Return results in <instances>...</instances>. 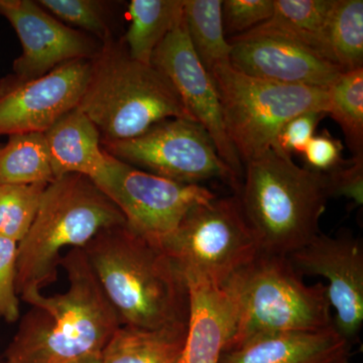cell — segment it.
Segmentation results:
<instances>
[{"label":"cell","mask_w":363,"mask_h":363,"mask_svg":"<svg viewBox=\"0 0 363 363\" xmlns=\"http://www.w3.org/2000/svg\"><path fill=\"white\" fill-rule=\"evenodd\" d=\"M59 264L69 288L52 297L37 294L4 352V363H68L101 352L123 326L83 248H72Z\"/></svg>","instance_id":"1"},{"label":"cell","mask_w":363,"mask_h":363,"mask_svg":"<svg viewBox=\"0 0 363 363\" xmlns=\"http://www.w3.org/2000/svg\"><path fill=\"white\" fill-rule=\"evenodd\" d=\"M83 250L123 326L188 324L187 284L161 247L123 224L100 231Z\"/></svg>","instance_id":"2"},{"label":"cell","mask_w":363,"mask_h":363,"mask_svg":"<svg viewBox=\"0 0 363 363\" xmlns=\"http://www.w3.org/2000/svg\"><path fill=\"white\" fill-rule=\"evenodd\" d=\"M245 164L238 197L260 252L288 257L311 242L330 198L324 174L274 149Z\"/></svg>","instance_id":"3"},{"label":"cell","mask_w":363,"mask_h":363,"mask_svg":"<svg viewBox=\"0 0 363 363\" xmlns=\"http://www.w3.org/2000/svg\"><path fill=\"white\" fill-rule=\"evenodd\" d=\"M123 224L121 210L89 177L68 174L55 179L45 189L30 230L18 243L20 297L26 302L56 279L64 248L85 247L100 231Z\"/></svg>","instance_id":"4"},{"label":"cell","mask_w":363,"mask_h":363,"mask_svg":"<svg viewBox=\"0 0 363 363\" xmlns=\"http://www.w3.org/2000/svg\"><path fill=\"white\" fill-rule=\"evenodd\" d=\"M77 108L95 124L101 142L135 138L166 119L194 121L171 81L152 64L131 59L123 42L113 40L92 60Z\"/></svg>","instance_id":"5"},{"label":"cell","mask_w":363,"mask_h":363,"mask_svg":"<svg viewBox=\"0 0 363 363\" xmlns=\"http://www.w3.org/2000/svg\"><path fill=\"white\" fill-rule=\"evenodd\" d=\"M223 286L234 307L233 330L223 351L264 336L333 325L326 286L305 284L286 257L260 252Z\"/></svg>","instance_id":"6"},{"label":"cell","mask_w":363,"mask_h":363,"mask_svg":"<svg viewBox=\"0 0 363 363\" xmlns=\"http://www.w3.org/2000/svg\"><path fill=\"white\" fill-rule=\"evenodd\" d=\"M208 73L218 93L227 135L243 164L274 149L279 131L294 117L327 113V88L252 77L231 65Z\"/></svg>","instance_id":"7"},{"label":"cell","mask_w":363,"mask_h":363,"mask_svg":"<svg viewBox=\"0 0 363 363\" xmlns=\"http://www.w3.org/2000/svg\"><path fill=\"white\" fill-rule=\"evenodd\" d=\"M160 247L185 281L203 279L219 286L260 253L238 195L192 208Z\"/></svg>","instance_id":"8"},{"label":"cell","mask_w":363,"mask_h":363,"mask_svg":"<svg viewBox=\"0 0 363 363\" xmlns=\"http://www.w3.org/2000/svg\"><path fill=\"white\" fill-rule=\"evenodd\" d=\"M101 145L111 157L152 175L192 185L221 179L240 189V181L222 161L207 131L191 119H166L135 138Z\"/></svg>","instance_id":"9"},{"label":"cell","mask_w":363,"mask_h":363,"mask_svg":"<svg viewBox=\"0 0 363 363\" xmlns=\"http://www.w3.org/2000/svg\"><path fill=\"white\" fill-rule=\"evenodd\" d=\"M91 180L121 210L128 228L157 247L192 208L216 198L204 186L152 175L108 154L104 171Z\"/></svg>","instance_id":"10"},{"label":"cell","mask_w":363,"mask_h":363,"mask_svg":"<svg viewBox=\"0 0 363 363\" xmlns=\"http://www.w3.org/2000/svg\"><path fill=\"white\" fill-rule=\"evenodd\" d=\"M0 16L13 26L23 47L13 73L0 80V94L43 77L75 60H93L102 45L69 28L32 0H0Z\"/></svg>","instance_id":"11"},{"label":"cell","mask_w":363,"mask_h":363,"mask_svg":"<svg viewBox=\"0 0 363 363\" xmlns=\"http://www.w3.org/2000/svg\"><path fill=\"white\" fill-rule=\"evenodd\" d=\"M300 276L322 277L328 281L327 298L333 309V326L351 344L363 324V247L350 233H319L306 247L289 255Z\"/></svg>","instance_id":"12"},{"label":"cell","mask_w":363,"mask_h":363,"mask_svg":"<svg viewBox=\"0 0 363 363\" xmlns=\"http://www.w3.org/2000/svg\"><path fill=\"white\" fill-rule=\"evenodd\" d=\"M152 64L171 81L190 116L205 128L222 161L241 183L243 164L227 135L218 93L193 49L184 20L157 45Z\"/></svg>","instance_id":"13"},{"label":"cell","mask_w":363,"mask_h":363,"mask_svg":"<svg viewBox=\"0 0 363 363\" xmlns=\"http://www.w3.org/2000/svg\"><path fill=\"white\" fill-rule=\"evenodd\" d=\"M91 68L92 60H75L0 94V136L45 133L77 108Z\"/></svg>","instance_id":"14"},{"label":"cell","mask_w":363,"mask_h":363,"mask_svg":"<svg viewBox=\"0 0 363 363\" xmlns=\"http://www.w3.org/2000/svg\"><path fill=\"white\" fill-rule=\"evenodd\" d=\"M228 40L231 66L252 77L326 89L342 73L321 55L279 35L248 32Z\"/></svg>","instance_id":"15"},{"label":"cell","mask_w":363,"mask_h":363,"mask_svg":"<svg viewBox=\"0 0 363 363\" xmlns=\"http://www.w3.org/2000/svg\"><path fill=\"white\" fill-rule=\"evenodd\" d=\"M186 284L188 330L179 363H219L233 330V300L224 286L197 279Z\"/></svg>","instance_id":"16"},{"label":"cell","mask_w":363,"mask_h":363,"mask_svg":"<svg viewBox=\"0 0 363 363\" xmlns=\"http://www.w3.org/2000/svg\"><path fill=\"white\" fill-rule=\"evenodd\" d=\"M352 344L335 327L253 339L223 351L219 363H350Z\"/></svg>","instance_id":"17"},{"label":"cell","mask_w":363,"mask_h":363,"mask_svg":"<svg viewBox=\"0 0 363 363\" xmlns=\"http://www.w3.org/2000/svg\"><path fill=\"white\" fill-rule=\"evenodd\" d=\"M55 179L80 174L95 178L107 164L101 135L78 108L59 119L44 133Z\"/></svg>","instance_id":"18"},{"label":"cell","mask_w":363,"mask_h":363,"mask_svg":"<svg viewBox=\"0 0 363 363\" xmlns=\"http://www.w3.org/2000/svg\"><path fill=\"white\" fill-rule=\"evenodd\" d=\"M188 324L160 329L121 326L101 351L104 363H179Z\"/></svg>","instance_id":"19"},{"label":"cell","mask_w":363,"mask_h":363,"mask_svg":"<svg viewBox=\"0 0 363 363\" xmlns=\"http://www.w3.org/2000/svg\"><path fill=\"white\" fill-rule=\"evenodd\" d=\"M333 4L334 0H274L271 18L250 32L286 38L330 61L326 30Z\"/></svg>","instance_id":"20"},{"label":"cell","mask_w":363,"mask_h":363,"mask_svg":"<svg viewBox=\"0 0 363 363\" xmlns=\"http://www.w3.org/2000/svg\"><path fill=\"white\" fill-rule=\"evenodd\" d=\"M184 0H133L128 4L130 26L123 44L128 56L152 64L157 45L183 20Z\"/></svg>","instance_id":"21"},{"label":"cell","mask_w":363,"mask_h":363,"mask_svg":"<svg viewBox=\"0 0 363 363\" xmlns=\"http://www.w3.org/2000/svg\"><path fill=\"white\" fill-rule=\"evenodd\" d=\"M183 20L193 49L208 72L231 65L221 0H184Z\"/></svg>","instance_id":"22"},{"label":"cell","mask_w":363,"mask_h":363,"mask_svg":"<svg viewBox=\"0 0 363 363\" xmlns=\"http://www.w3.org/2000/svg\"><path fill=\"white\" fill-rule=\"evenodd\" d=\"M55 180L44 133L9 136L0 147V185L50 184Z\"/></svg>","instance_id":"23"},{"label":"cell","mask_w":363,"mask_h":363,"mask_svg":"<svg viewBox=\"0 0 363 363\" xmlns=\"http://www.w3.org/2000/svg\"><path fill=\"white\" fill-rule=\"evenodd\" d=\"M329 60L342 72L363 67V1L334 0L326 30Z\"/></svg>","instance_id":"24"},{"label":"cell","mask_w":363,"mask_h":363,"mask_svg":"<svg viewBox=\"0 0 363 363\" xmlns=\"http://www.w3.org/2000/svg\"><path fill=\"white\" fill-rule=\"evenodd\" d=\"M329 114L345 136L353 157H363V67L342 72L328 88Z\"/></svg>","instance_id":"25"},{"label":"cell","mask_w":363,"mask_h":363,"mask_svg":"<svg viewBox=\"0 0 363 363\" xmlns=\"http://www.w3.org/2000/svg\"><path fill=\"white\" fill-rule=\"evenodd\" d=\"M49 184L0 185V236L21 242L30 230Z\"/></svg>","instance_id":"26"},{"label":"cell","mask_w":363,"mask_h":363,"mask_svg":"<svg viewBox=\"0 0 363 363\" xmlns=\"http://www.w3.org/2000/svg\"><path fill=\"white\" fill-rule=\"evenodd\" d=\"M43 9L59 21L78 26L101 42H111V30L107 21L106 9L97 0H40Z\"/></svg>","instance_id":"27"},{"label":"cell","mask_w":363,"mask_h":363,"mask_svg":"<svg viewBox=\"0 0 363 363\" xmlns=\"http://www.w3.org/2000/svg\"><path fill=\"white\" fill-rule=\"evenodd\" d=\"M272 13L274 0H225L222 1L224 32L233 37L243 35L269 21Z\"/></svg>","instance_id":"28"},{"label":"cell","mask_w":363,"mask_h":363,"mask_svg":"<svg viewBox=\"0 0 363 363\" xmlns=\"http://www.w3.org/2000/svg\"><path fill=\"white\" fill-rule=\"evenodd\" d=\"M18 242L0 236V320L14 323L20 319L16 291Z\"/></svg>","instance_id":"29"},{"label":"cell","mask_w":363,"mask_h":363,"mask_svg":"<svg viewBox=\"0 0 363 363\" xmlns=\"http://www.w3.org/2000/svg\"><path fill=\"white\" fill-rule=\"evenodd\" d=\"M325 116L323 112L311 111L294 117L279 131L274 150L289 157L293 154L303 155Z\"/></svg>","instance_id":"30"},{"label":"cell","mask_w":363,"mask_h":363,"mask_svg":"<svg viewBox=\"0 0 363 363\" xmlns=\"http://www.w3.org/2000/svg\"><path fill=\"white\" fill-rule=\"evenodd\" d=\"M326 177L327 188L331 197H344L358 206L363 203V157H352Z\"/></svg>","instance_id":"31"},{"label":"cell","mask_w":363,"mask_h":363,"mask_svg":"<svg viewBox=\"0 0 363 363\" xmlns=\"http://www.w3.org/2000/svg\"><path fill=\"white\" fill-rule=\"evenodd\" d=\"M342 150L340 140L332 138L328 133L314 135L303 152L306 168L316 173H330L345 162L341 159Z\"/></svg>","instance_id":"32"},{"label":"cell","mask_w":363,"mask_h":363,"mask_svg":"<svg viewBox=\"0 0 363 363\" xmlns=\"http://www.w3.org/2000/svg\"><path fill=\"white\" fill-rule=\"evenodd\" d=\"M68 363H104L102 359L101 352L92 353V354L85 355L78 358V359L73 360V362Z\"/></svg>","instance_id":"33"},{"label":"cell","mask_w":363,"mask_h":363,"mask_svg":"<svg viewBox=\"0 0 363 363\" xmlns=\"http://www.w3.org/2000/svg\"><path fill=\"white\" fill-rule=\"evenodd\" d=\"M2 143H0V147H1Z\"/></svg>","instance_id":"34"},{"label":"cell","mask_w":363,"mask_h":363,"mask_svg":"<svg viewBox=\"0 0 363 363\" xmlns=\"http://www.w3.org/2000/svg\"><path fill=\"white\" fill-rule=\"evenodd\" d=\"M0 363H4V362H0Z\"/></svg>","instance_id":"35"}]
</instances>
